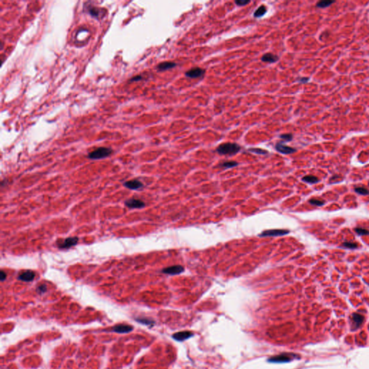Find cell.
Here are the masks:
<instances>
[{
  "label": "cell",
  "instance_id": "1",
  "mask_svg": "<svg viewBox=\"0 0 369 369\" xmlns=\"http://www.w3.org/2000/svg\"><path fill=\"white\" fill-rule=\"evenodd\" d=\"M241 147L235 143H224L219 146L217 148V152L222 155H233L239 152Z\"/></svg>",
  "mask_w": 369,
  "mask_h": 369
},
{
  "label": "cell",
  "instance_id": "2",
  "mask_svg": "<svg viewBox=\"0 0 369 369\" xmlns=\"http://www.w3.org/2000/svg\"><path fill=\"white\" fill-rule=\"evenodd\" d=\"M112 152L113 150L110 148L100 147L91 152L88 154V157L91 159H100L108 157L112 154Z\"/></svg>",
  "mask_w": 369,
  "mask_h": 369
},
{
  "label": "cell",
  "instance_id": "3",
  "mask_svg": "<svg viewBox=\"0 0 369 369\" xmlns=\"http://www.w3.org/2000/svg\"><path fill=\"white\" fill-rule=\"evenodd\" d=\"M296 356L292 353H281L277 356H273L270 358L267 361L270 363H275V364H281V363L290 362L293 359L296 358Z\"/></svg>",
  "mask_w": 369,
  "mask_h": 369
},
{
  "label": "cell",
  "instance_id": "4",
  "mask_svg": "<svg viewBox=\"0 0 369 369\" xmlns=\"http://www.w3.org/2000/svg\"><path fill=\"white\" fill-rule=\"evenodd\" d=\"M289 233L288 230L286 229H270L262 232L260 237H277L288 235Z\"/></svg>",
  "mask_w": 369,
  "mask_h": 369
},
{
  "label": "cell",
  "instance_id": "5",
  "mask_svg": "<svg viewBox=\"0 0 369 369\" xmlns=\"http://www.w3.org/2000/svg\"><path fill=\"white\" fill-rule=\"evenodd\" d=\"M79 238L77 237H72L66 238L62 243L59 244V247L60 249H68L71 247H74L78 243Z\"/></svg>",
  "mask_w": 369,
  "mask_h": 369
},
{
  "label": "cell",
  "instance_id": "6",
  "mask_svg": "<svg viewBox=\"0 0 369 369\" xmlns=\"http://www.w3.org/2000/svg\"><path fill=\"white\" fill-rule=\"evenodd\" d=\"M183 271L184 267L181 266V265H177L166 267V268H164L163 270H162V273L168 275H178L182 273Z\"/></svg>",
  "mask_w": 369,
  "mask_h": 369
},
{
  "label": "cell",
  "instance_id": "7",
  "mask_svg": "<svg viewBox=\"0 0 369 369\" xmlns=\"http://www.w3.org/2000/svg\"><path fill=\"white\" fill-rule=\"evenodd\" d=\"M275 149L278 152H280V153L283 154H290L294 153L296 151L295 149L290 147V146H288L286 145H284L282 143H278L276 145H275Z\"/></svg>",
  "mask_w": 369,
  "mask_h": 369
},
{
  "label": "cell",
  "instance_id": "8",
  "mask_svg": "<svg viewBox=\"0 0 369 369\" xmlns=\"http://www.w3.org/2000/svg\"><path fill=\"white\" fill-rule=\"evenodd\" d=\"M192 335H193L192 332H190V331H182V332L174 333L172 335V338L177 341H184L191 338Z\"/></svg>",
  "mask_w": 369,
  "mask_h": 369
},
{
  "label": "cell",
  "instance_id": "9",
  "mask_svg": "<svg viewBox=\"0 0 369 369\" xmlns=\"http://www.w3.org/2000/svg\"><path fill=\"white\" fill-rule=\"evenodd\" d=\"M125 204L129 208H142L145 206V203L138 199H129L125 202Z\"/></svg>",
  "mask_w": 369,
  "mask_h": 369
},
{
  "label": "cell",
  "instance_id": "10",
  "mask_svg": "<svg viewBox=\"0 0 369 369\" xmlns=\"http://www.w3.org/2000/svg\"><path fill=\"white\" fill-rule=\"evenodd\" d=\"M134 327L128 324H118L112 328L113 332L117 333H128L131 332Z\"/></svg>",
  "mask_w": 369,
  "mask_h": 369
},
{
  "label": "cell",
  "instance_id": "11",
  "mask_svg": "<svg viewBox=\"0 0 369 369\" xmlns=\"http://www.w3.org/2000/svg\"><path fill=\"white\" fill-rule=\"evenodd\" d=\"M204 70L203 69L199 68V67H195L190 70L188 71L185 73L186 77H190V78H198V77H201L204 74Z\"/></svg>",
  "mask_w": 369,
  "mask_h": 369
},
{
  "label": "cell",
  "instance_id": "12",
  "mask_svg": "<svg viewBox=\"0 0 369 369\" xmlns=\"http://www.w3.org/2000/svg\"><path fill=\"white\" fill-rule=\"evenodd\" d=\"M124 186L131 190H138L143 187V183L138 180H132L125 182Z\"/></svg>",
  "mask_w": 369,
  "mask_h": 369
},
{
  "label": "cell",
  "instance_id": "13",
  "mask_svg": "<svg viewBox=\"0 0 369 369\" xmlns=\"http://www.w3.org/2000/svg\"><path fill=\"white\" fill-rule=\"evenodd\" d=\"M351 319L353 321V328H358L362 324L364 320V317L359 313H353L351 316Z\"/></svg>",
  "mask_w": 369,
  "mask_h": 369
},
{
  "label": "cell",
  "instance_id": "14",
  "mask_svg": "<svg viewBox=\"0 0 369 369\" xmlns=\"http://www.w3.org/2000/svg\"><path fill=\"white\" fill-rule=\"evenodd\" d=\"M35 278L34 272L32 270H26L22 273L20 275L18 276V279L20 281H25V282H29L32 281Z\"/></svg>",
  "mask_w": 369,
  "mask_h": 369
},
{
  "label": "cell",
  "instance_id": "15",
  "mask_svg": "<svg viewBox=\"0 0 369 369\" xmlns=\"http://www.w3.org/2000/svg\"><path fill=\"white\" fill-rule=\"evenodd\" d=\"M278 56L276 55L273 54V53H265V55H263V56H262L261 60L264 61V62H268V63H275L276 62V61H278Z\"/></svg>",
  "mask_w": 369,
  "mask_h": 369
},
{
  "label": "cell",
  "instance_id": "16",
  "mask_svg": "<svg viewBox=\"0 0 369 369\" xmlns=\"http://www.w3.org/2000/svg\"><path fill=\"white\" fill-rule=\"evenodd\" d=\"M176 66V63L173 62H170V61H166V62H162L157 66V69L160 71H163L168 70V69H172Z\"/></svg>",
  "mask_w": 369,
  "mask_h": 369
},
{
  "label": "cell",
  "instance_id": "17",
  "mask_svg": "<svg viewBox=\"0 0 369 369\" xmlns=\"http://www.w3.org/2000/svg\"><path fill=\"white\" fill-rule=\"evenodd\" d=\"M266 12H267V8L265 7L264 5H261L260 7L258 8V9H256L255 13H254V17H262V16H263L264 15H265V14L266 13Z\"/></svg>",
  "mask_w": 369,
  "mask_h": 369
},
{
  "label": "cell",
  "instance_id": "18",
  "mask_svg": "<svg viewBox=\"0 0 369 369\" xmlns=\"http://www.w3.org/2000/svg\"><path fill=\"white\" fill-rule=\"evenodd\" d=\"M302 180L306 182H308V183L314 184L319 181V179L314 175H306L302 178Z\"/></svg>",
  "mask_w": 369,
  "mask_h": 369
},
{
  "label": "cell",
  "instance_id": "19",
  "mask_svg": "<svg viewBox=\"0 0 369 369\" xmlns=\"http://www.w3.org/2000/svg\"><path fill=\"white\" fill-rule=\"evenodd\" d=\"M334 3L333 1H329V0H324V1H321L317 4V7L319 8H324L329 7L330 5Z\"/></svg>",
  "mask_w": 369,
  "mask_h": 369
},
{
  "label": "cell",
  "instance_id": "20",
  "mask_svg": "<svg viewBox=\"0 0 369 369\" xmlns=\"http://www.w3.org/2000/svg\"><path fill=\"white\" fill-rule=\"evenodd\" d=\"M355 191L356 192H358V194H360V195H368L369 194V190L368 189H366V188H363V187H356L355 188Z\"/></svg>",
  "mask_w": 369,
  "mask_h": 369
},
{
  "label": "cell",
  "instance_id": "21",
  "mask_svg": "<svg viewBox=\"0 0 369 369\" xmlns=\"http://www.w3.org/2000/svg\"><path fill=\"white\" fill-rule=\"evenodd\" d=\"M237 165H238V163L237 162H235V161L225 162H224V163L221 164V166L224 168H231V167H236Z\"/></svg>",
  "mask_w": 369,
  "mask_h": 369
},
{
  "label": "cell",
  "instance_id": "22",
  "mask_svg": "<svg viewBox=\"0 0 369 369\" xmlns=\"http://www.w3.org/2000/svg\"><path fill=\"white\" fill-rule=\"evenodd\" d=\"M309 203L311 204V205L313 206H322L324 205L325 203L324 200H317V199H311L309 200Z\"/></svg>",
  "mask_w": 369,
  "mask_h": 369
},
{
  "label": "cell",
  "instance_id": "23",
  "mask_svg": "<svg viewBox=\"0 0 369 369\" xmlns=\"http://www.w3.org/2000/svg\"><path fill=\"white\" fill-rule=\"evenodd\" d=\"M342 247L349 248V249H356L358 247V244L352 242H346L342 243Z\"/></svg>",
  "mask_w": 369,
  "mask_h": 369
},
{
  "label": "cell",
  "instance_id": "24",
  "mask_svg": "<svg viewBox=\"0 0 369 369\" xmlns=\"http://www.w3.org/2000/svg\"><path fill=\"white\" fill-rule=\"evenodd\" d=\"M355 231H356L358 235H369L368 230L364 229V228H359V227L355 228Z\"/></svg>",
  "mask_w": 369,
  "mask_h": 369
},
{
  "label": "cell",
  "instance_id": "25",
  "mask_svg": "<svg viewBox=\"0 0 369 369\" xmlns=\"http://www.w3.org/2000/svg\"><path fill=\"white\" fill-rule=\"evenodd\" d=\"M88 13L90 14L91 16H92V17H98L99 15V10L97 8L91 7L88 8Z\"/></svg>",
  "mask_w": 369,
  "mask_h": 369
},
{
  "label": "cell",
  "instance_id": "26",
  "mask_svg": "<svg viewBox=\"0 0 369 369\" xmlns=\"http://www.w3.org/2000/svg\"><path fill=\"white\" fill-rule=\"evenodd\" d=\"M136 321L138 322L142 323V324H145L147 325L149 324H154V322L153 320H152L151 319H148V318H141V319H136Z\"/></svg>",
  "mask_w": 369,
  "mask_h": 369
},
{
  "label": "cell",
  "instance_id": "27",
  "mask_svg": "<svg viewBox=\"0 0 369 369\" xmlns=\"http://www.w3.org/2000/svg\"><path fill=\"white\" fill-rule=\"evenodd\" d=\"M249 151H250L252 152H254V153L255 154H267V151L262 149H255V148H253V149H249Z\"/></svg>",
  "mask_w": 369,
  "mask_h": 369
},
{
  "label": "cell",
  "instance_id": "28",
  "mask_svg": "<svg viewBox=\"0 0 369 369\" xmlns=\"http://www.w3.org/2000/svg\"><path fill=\"white\" fill-rule=\"evenodd\" d=\"M280 138H282L285 142H290V141L292 140L293 136L292 134H281V136H280Z\"/></svg>",
  "mask_w": 369,
  "mask_h": 369
},
{
  "label": "cell",
  "instance_id": "29",
  "mask_svg": "<svg viewBox=\"0 0 369 369\" xmlns=\"http://www.w3.org/2000/svg\"><path fill=\"white\" fill-rule=\"evenodd\" d=\"M249 2H250L249 0H237V1H235V3L238 6H245Z\"/></svg>",
  "mask_w": 369,
  "mask_h": 369
},
{
  "label": "cell",
  "instance_id": "30",
  "mask_svg": "<svg viewBox=\"0 0 369 369\" xmlns=\"http://www.w3.org/2000/svg\"><path fill=\"white\" fill-rule=\"evenodd\" d=\"M46 290H47V287H46V285H39V286L38 287V288H37V291L39 293H41V294H42V293H45V291H46Z\"/></svg>",
  "mask_w": 369,
  "mask_h": 369
},
{
  "label": "cell",
  "instance_id": "31",
  "mask_svg": "<svg viewBox=\"0 0 369 369\" xmlns=\"http://www.w3.org/2000/svg\"><path fill=\"white\" fill-rule=\"evenodd\" d=\"M6 278H7V275H6L5 272L4 270H1V272H0V279H1V281H4L6 279Z\"/></svg>",
  "mask_w": 369,
  "mask_h": 369
},
{
  "label": "cell",
  "instance_id": "32",
  "mask_svg": "<svg viewBox=\"0 0 369 369\" xmlns=\"http://www.w3.org/2000/svg\"><path fill=\"white\" fill-rule=\"evenodd\" d=\"M142 79V77L136 76V77H134V78H132L131 79V81H139Z\"/></svg>",
  "mask_w": 369,
  "mask_h": 369
},
{
  "label": "cell",
  "instance_id": "33",
  "mask_svg": "<svg viewBox=\"0 0 369 369\" xmlns=\"http://www.w3.org/2000/svg\"><path fill=\"white\" fill-rule=\"evenodd\" d=\"M308 80H309L308 78H301V79H300V82H303V83L306 82Z\"/></svg>",
  "mask_w": 369,
  "mask_h": 369
}]
</instances>
